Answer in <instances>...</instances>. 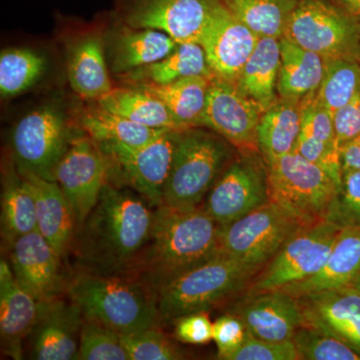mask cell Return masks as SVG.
Here are the masks:
<instances>
[{
    "label": "cell",
    "mask_w": 360,
    "mask_h": 360,
    "mask_svg": "<svg viewBox=\"0 0 360 360\" xmlns=\"http://www.w3.org/2000/svg\"><path fill=\"white\" fill-rule=\"evenodd\" d=\"M141 195L108 181L75 232L70 255L75 270L129 276L148 241L153 212Z\"/></svg>",
    "instance_id": "cell-1"
},
{
    "label": "cell",
    "mask_w": 360,
    "mask_h": 360,
    "mask_svg": "<svg viewBox=\"0 0 360 360\" xmlns=\"http://www.w3.org/2000/svg\"><path fill=\"white\" fill-rule=\"evenodd\" d=\"M221 229L203 205L189 210L158 206L148 241L127 276L156 295L162 286L219 255Z\"/></svg>",
    "instance_id": "cell-2"
},
{
    "label": "cell",
    "mask_w": 360,
    "mask_h": 360,
    "mask_svg": "<svg viewBox=\"0 0 360 360\" xmlns=\"http://www.w3.org/2000/svg\"><path fill=\"white\" fill-rule=\"evenodd\" d=\"M65 295L85 319L122 335L160 328L162 323L155 291L134 277L75 270Z\"/></svg>",
    "instance_id": "cell-3"
},
{
    "label": "cell",
    "mask_w": 360,
    "mask_h": 360,
    "mask_svg": "<svg viewBox=\"0 0 360 360\" xmlns=\"http://www.w3.org/2000/svg\"><path fill=\"white\" fill-rule=\"evenodd\" d=\"M233 146L205 127L179 130L163 205L179 210L202 205L203 200L232 161Z\"/></svg>",
    "instance_id": "cell-4"
},
{
    "label": "cell",
    "mask_w": 360,
    "mask_h": 360,
    "mask_svg": "<svg viewBox=\"0 0 360 360\" xmlns=\"http://www.w3.org/2000/svg\"><path fill=\"white\" fill-rule=\"evenodd\" d=\"M258 271L219 252L189 270L156 292L161 321L174 322L184 315L207 311L245 295Z\"/></svg>",
    "instance_id": "cell-5"
},
{
    "label": "cell",
    "mask_w": 360,
    "mask_h": 360,
    "mask_svg": "<svg viewBox=\"0 0 360 360\" xmlns=\"http://www.w3.org/2000/svg\"><path fill=\"white\" fill-rule=\"evenodd\" d=\"M266 165L269 201L302 226L328 219L340 186L326 170L296 151Z\"/></svg>",
    "instance_id": "cell-6"
},
{
    "label": "cell",
    "mask_w": 360,
    "mask_h": 360,
    "mask_svg": "<svg viewBox=\"0 0 360 360\" xmlns=\"http://www.w3.org/2000/svg\"><path fill=\"white\" fill-rule=\"evenodd\" d=\"M283 37L324 59L360 63V20L328 0H300Z\"/></svg>",
    "instance_id": "cell-7"
},
{
    "label": "cell",
    "mask_w": 360,
    "mask_h": 360,
    "mask_svg": "<svg viewBox=\"0 0 360 360\" xmlns=\"http://www.w3.org/2000/svg\"><path fill=\"white\" fill-rule=\"evenodd\" d=\"M77 134L58 106L45 104L21 117L13 127L11 158L20 174L56 181V167Z\"/></svg>",
    "instance_id": "cell-8"
},
{
    "label": "cell",
    "mask_w": 360,
    "mask_h": 360,
    "mask_svg": "<svg viewBox=\"0 0 360 360\" xmlns=\"http://www.w3.org/2000/svg\"><path fill=\"white\" fill-rule=\"evenodd\" d=\"M341 231L328 219L300 226L260 269L245 295L278 290L314 276L326 264Z\"/></svg>",
    "instance_id": "cell-9"
},
{
    "label": "cell",
    "mask_w": 360,
    "mask_h": 360,
    "mask_svg": "<svg viewBox=\"0 0 360 360\" xmlns=\"http://www.w3.org/2000/svg\"><path fill=\"white\" fill-rule=\"evenodd\" d=\"M179 131L165 130L155 141L141 146L96 142L110 161V181L116 186L131 187L150 206L162 205Z\"/></svg>",
    "instance_id": "cell-10"
},
{
    "label": "cell",
    "mask_w": 360,
    "mask_h": 360,
    "mask_svg": "<svg viewBox=\"0 0 360 360\" xmlns=\"http://www.w3.org/2000/svg\"><path fill=\"white\" fill-rule=\"evenodd\" d=\"M300 226L269 201L222 227L220 252L259 272Z\"/></svg>",
    "instance_id": "cell-11"
},
{
    "label": "cell",
    "mask_w": 360,
    "mask_h": 360,
    "mask_svg": "<svg viewBox=\"0 0 360 360\" xmlns=\"http://www.w3.org/2000/svg\"><path fill=\"white\" fill-rule=\"evenodd\" d=\"M267 202L266 163L260 153H240L215 182L203 207L224 227Z\"/></svg>",
    "instance_id": "cell-12"
},
{
    "label": "cell",
    "mask_w": 360,
    "mask_h": 360,
    "mask_svg": "<svg viewBox=\"0 0 360 360\" xmlns=\"http://www.w3.org/2000/svg\"><path fill=\"white\" fill-rule=\"evenodd\" d=\"M215 0H115V21L167 33L179 44L198 42Z\"/></svg>",
    "instance_id": "cell-13"
},
{
    "label": "cell",
    "mask_w": 360,
    "mask_h": 360,
    "mask_svg": "<svg viewBox=\"0 0 360 360\" xmlns=\"http://www.w3.org/2000/svg\"><path fill=\"white\" fill-rule=\"evenodd\" d=\"M110 163L89 135L77 134L56 170V181L70 201L77 229L99 200L110 181Z\"/></svg>",
    "instance_id": "cell-14"
},
{
    "label": "cell",
    "mask_w": 360,
    "mask_h": 360,
    "mask_svg": "<svg viewBox=\"0 0 360 360\" xmlns=\"http://www.w3.org/2000/svg\"><path fill=\"white\" fill-rule=\"evenodd\" d=\"M262 111L232 82L213 77L202 127L217 132L239 153H259L257 129Z\"/></svg>",
    "instance_id": "cell-15"
},
{
    "label": "cell",
    "mask_w": 360,
    "mask_h": 360,
    "mask_svg": "<svg viewBox=\"0 0 360 360\" xmlns=\"http://www.w3.org/2000/svg\"><path fill=\"white\" fill-rule=\"evenodd\" d=\"M7 251L16 281L35 300L65 295L70 276L63 266L65 260L39 231L20 236Z\"/></svg>",
    "instance_id": "cell-16"
},
{
    "label": "cell",
    "mask_w": 360,
    "mask_h": 360,
    "mask_svg": "<svg viewBox=\"0 0 360 360\" xmlns=\"http://www.w3.org/2000/svg\"><path fill=\"white\" fill-rule=\"evenodd\" d=\"M258 39L248 26L232 15L221 0H215L200 44L213 75L236 84Z\"/></svg>",
    "instance_id": "cell-17"
},
{
    "label": "cell",
    "mask_w": 360,
    "mask_h": 360,
    "mask_svg": "<svg viewBox=\"0 0 360 360\" xmlns=\"http://www.w3.org/2000/svg\"><path fill=\"white\" fill-rule=\"evenodd\" d=\"M84 315L66 296L39 302V315L28 336L30 359L75 360Z\"/></svg>",
    "instance_id": "cell-18"
},
{
    "label": "cell",
    "mask_w": 360,
    "mask_h": 360,
    "mask_svg": "<svg viewBox=\"0 0 360 360\" xmlns=\"http://www.w3.org/2000/svg\"><path fill=\"white\" fill-rule=\"evenodd\" d=\"M229 312L243 322L251 336L259 340H291L305 324L300 300L281 290L243 295Z\"/></svg>",
    "instance_id": "cell-19"
},
{
    "label": "cell",
    "mask_w": 360,
    "mask_h": 360,
    "mask_svg": "<svg viewBox=\"0 0 360 360\" xmlns=\"http://www.w3.org/2000/svg\"><path fill=\"white\" fill-rule=\"evenodd\" d=\"M305 324L335 336L360 354V290L340 286L298 296Z\"/></svg>",
    "instance_id": "cell-20"
},
{
    "label": "cell",
    "mask_w": 360,
    "mask_h": 360,
    "mask_svg": "<svg viewBox=\"0 0 360 360\" xmlns=\"http://www.w3.org/2000/svg\"><path fill=\"white\" fill-rule=\"evenodd\" d=\"M39 302L16 281L8 260L0 262V338L4 354L23 359L25 342L39 315Z\"/></svg>",
    "instance_id": "cell-21"
},
{
    "label": "cell",
    "mask_w": 360,
    "mask_h": 360,
    "mask_svg": "<svg viewBox=\"0 0 360 360\" xmlns=\"http://www.w3.org/2000/svg\"><path fill=\"white\" fill-rule=\"evenodd\" d=\"M110 32L105 51L111 71L117 77L167 58L179 44L167 33L117 21Z\"/></svg>",
    "instance_id": "cell-22"
},
{
    "label": "cell",
    "mask_w": 360,
    "mask_h": 360,
    "mask_svg": "<svg viewBox=\"0 0 360 360\" xmlns=\"http://www.w3.org/2000/svg\"><path fill=\"white\" fill-rule=\"evenodd\" d=\"M20 174L30 184L34 196L37 231L51 243L66 262L77 229V219L70 201L58 182L34 174Z\"/></svg>",
    "instance_id": "cell-23"
},
{
    "label": "cell",
    "mask_w": 360,
    "mask_h": 360,
    "mask_svg": "<svg viewBox=\"0 0 360 360\" xmlns=\"http://www.w3.org/2000/svg\"><path fill=\"white\" fill-rule=\"evenodd\" d=\"M315 91L302 98V132L295 151L326 170L340 186L342 174L333 115L317 101Z\"/></svg>",
    "instance_id": "cell-24"
},
{
    "label": "cell",
    "mask_w": 360,
    "mask_h": 360,
    "mask_svg": "<svg viewBox=\"0 0 360 360\" xmlns=\"http://www.w3.org/2000/svg\"><path fill=\"white\" fill-rule=\"evenodd\" d=\"M68 77L73 91L86 101H98L115 87L108 72L105 39L99 33H87L71 44Z\"/></svg>",
    "instance_id": "cell-25"
},
{
    "label": "cell",
    "mask_w": 360,
    "mask_h": 360,
    "mask_svg": "<svg viewBox=\"0 0 360 360\" xmlns=\"http://www.w3.org/2000/svg\"><path fill=\"white\" fill-rule=\"evenodd\" d=\"M302 127V98L281 97L262 112L258 123V150L265 163L295 151Z\"/></svg>",
    "instance_id": "cell-26"
},
{
    "label": "cell",
    "mask_w": 360,
    "mask_h": 360,
    "mask_svg": "<svg viewBox=\"0 0 360 360\" xmlns=\"http://www.w3.org/2000/svg\"><path fill=\"white\" fill-rule=\"evenodd\" d=\"M360 269V231L342 229L326 264L319 272L281 291L298 297L307 293L349 285Z\"/></svg>",
    "instance_id": "cell-27"
},
{
    "label": "cell",
    "mask_w": 360,
    "mask_h": 360,
    "mask_svg": "<svg viewBox=\"0 0 360 360\" xmlns=\"http://www.w3.org/2000/svg\"><path fill=\"white\" fill-rule=\"evenodd\" d=\"M0 224L2 250L6 251L20 236L37 231L34 196L13 160L4 172Z\"/></svg>",
    "instance_id": "cell-28"
},
{
    "label": "cell",
    "mask_w": 360,
    "mask_h": 360,
    "mask_svg": "<svg viewBox=\"0 0 360 360\" xmlns=\"http://www.w3.org/2000/svg\"><path fill=\"white\" fill-rule=\"evenodd\" d=\"M279 68V39L259 37L255 51L246 61L234 84L243 96L257 103L264 112L278 98L277 82Z\"/></svg>",
    "instance_id": "cell-29"
},
{
    "label": "cell",
    "mask_w": 360,
    "mask_h": 360,
    "mask_svg": "<svg viewBox=\"0 0 360 360\" xmlns=\"http://www.w3.org/2000/svg\"><path fill=\"white\" fill-rule=\"evenodd\" d=\"M189 77H214L198 42L179 44L167 58L118 77L124 85H162Z\"/></svg>",
    "instance_id": "cell-30"
},
{
    "label": "cell",
    "mask_w": 360,
    "mask_h": 360,
    "mask_svg": "<svg viewBox=\"0 0 360 360\" xmlns=\"http://www.w3.org/2000/svg\"><path fill=\"white\" fill-rule=\"evenodd\" d=\"M279 44L278 96L303 98L319 89L326 71V59L285 37L279 39Z\"/></svg>",
    "instance_id": "cell-31"
},
{
    "label": "cell",
    "mask_w": 360,
    "mask_h": 360,
    "mask_svg": "<svg viewBox=\"0 0 360 360\" xmlns=\"http://www.w3.org/2000/svg\"><path fill=\"white\" fill-rule=\"evenodd\" d=\"M212 77H189L162 85H129L160 99L182 129L202 127L208 89Z\"/></svg>",
    "instance_id": "cell-32"
},
{
    "label": "cell",
    "mask_w": 360,
    "mask_h": 360,
    "mask_svg": "<svg viewBox=\"0 0 360 360\" xmlns=\"http://www.w3.org/2000/svg\"><path fill=\"white\" fill-rule=\"evenodd\" d=\"M96 101L105 110L150 129H184L160 99L139 87H113Z\"/></svg>",
    "instance_id": "cell-33"
},
{
    "label": "cell",
    "mask_w": 360,
    "mask_h": 360,
    "mask_svg": "<svg viewBox=\"0 0 360 360\" xmlns=\"http://www.w3.org/2000/svg\"><path fill=\"white\" fill-rule=\"evenodd\" d=\"M78 127L90 139L99 142H120L141 146L155 141L167 129H155L131 122L105 110L97 101L80 111Z\"/></svg>",
    "instance_id": "cell-34"
},
{
    "label": "cell",
    "mask_w": 360,
    "mask_h": 360,
    "mask_svg": "<svg viewBox=\"0 0 360 360\" xmlns=\"http://www.w3.org/2000/svg\"><path fill=\"white\" fill-rule=\"evenodd\" d=\"M234 18L257 35L281 39L300 0H221Z\"/></svg>",
    "instance_id": "cell-35"
},
{
    "label": "cell",
    "mask_w": 360,
    "mask_h": 360,
    "mask_svg": "<svg viewBox=\"0 0 360 360\" xmlns=\"http://www.w3.org/2000/svg\"><path fill=\"white\" fill-rule=\"evenodd\" d=\"M47 60L30 49H11L0 56V94L4 98L20 96L44 77Z\"/></svg>",
    "instance_id": "cell-36"
},
{
    "label": "cell",
    "mask_w": 360,
    "mask_h": 360,
    "mask_svg": "<svg viewBox=\"0 0 360 360\" xmlns=\"http://www.w3.org/2000/svg\"><path fill=\"white\" fill-rule=\"evenodd\" d=\"M360 91V63L352 59H326V71L317 101L333 115Z\"/></svg>",
    "instance_id": "cell-37"
},
{
    "label": "cell",
    "mask_w": 360,
    "mask_h": 360,
    "mask_svg": "<svg viewBox=\"0 0 360 360\" xmlns=\"http://www.w3.org/2000/svg\"><path fill=\"white\" fill-rule=\"evenodd\" d=\"M291 341L302 360H360L347 343L309 324L298 328Z\"/></svg>",
    "instance_id": "cell-38"
},
{
    "label": "cell",
    "mask_w": 360,
    "mask_h": 360,
    "mask_svg": "<svg viewBox=\"0 0 360 360\" xmlns=\"http://www.w3.org/2000/svg\"><path fill=\"white\" fill-rule=\"evenodd\" d=\"M75 360H129L120 333L84 317Z\"/></svg>",
    "instance_id": "cell-39"
},
{
    "label": "cell",
    "mask_w": 360,
    "mask_h": 360,
    "mask_svg": "<svg viewBox=\"0 0 360 360\" xmlns=\"http://www.w3.org/2000/svg\"><path fill=\"white\" fill-rule=\"evenodd\" d=\"M129 360H179L186 354L160 328L132 333H120Z\"/></svg>",
    "instance_id": "cell-40"
},
{
    "label": "cell",
    "mask_w": 360,
    "mask_h": 360,
    "mask_svg": "<svg viewBox=\"0 0 360 360\" xmlns=\"http://www.w3.org/2000/svg\"><path fill=\"white\" fill-rule=\"evenodd\" d=\"M328 220L340 229L360 231V170L342 177Z\"/></svg>",
    "instance_id": "cell-41"
},
{
    "label": "cell",
    "mask_w": 360,
    "mask_h": 360,
    "mask_svg": "<svg viewBox=\"0 0 360 360\" xmlns=\"http://www.w3.org/2000/svg\"><path fill=\"white\" fill-rule=\"evenodd\" d=\"M227 360H300L292 341H269L250 335Z\"/></svg>",
    "instance_id": "cell-42"
},
{
    "label": "cell",
    "mask_w": 360,
    "mask_h": 360,
    "mask_svg": "<svg viewBox=\"0 0 360 360\" xmlns=\"http://www.w3.org/2000/svg\"><path fill=\"white\" fill-rule=\"evenodd\" d=\"M243 322L236 315H222L213 322V340L217 347V359L227 360L250 338Z\"/></svg>",
    "instance_id": "cell-43"
},
{
    "label": "cell",
    "mask_w": 360,
    "mask_h": 360,
    "mask_svg": "<svg viewBox=\"0 0 360 360\" xmlns=\"http://www.w3.org/2000/svg\"><path fill=\"white\" fill-rule=\"evenodd\" d=\"M174 323V336L180 342L198 345L213 340V322L207 311L184 315Z\"/></svg>",
    "instance_id": "cell-44"
},
{
    "label": "cell",
    "mask_w": 360,
    "mask_h": 360,
    "mask_svg": "<svg viewBox=\"0 0 360 360\" xmlns=\"http://www.w3.org/2000/svg\"><path fill=\"white\" fill-rule=\"evenodd\" d=\"M336 139L340 149L360 134V91L345 106L333 113Z\"/></svg>",
    "instance_id": "cell-45"
},
{
    "label": "cell",
    "mask_w": 360,
    "mask_h": 360,
    "mask_svg": "<svg viewBox=\"0 0 360 360\" xmlns=\"http://www.w3.org/2000/svg\"><path fill=\"white\" fill-rule=\"evenodd\" d=\"M340 168L342 177L360 170V146L356 141L343 144L340 149Z\"/></svg>",
    "instance_id": "cell-46"
},
{
    "label": "cell",
    "mask_w": 360,
    "mask_h": 360,
    "mask_svg": "<svg viewBox=\"0 0 360 360\" xmlns=\"http://www.w3.org/2000/svg\"><path fill=\"white\" fill-rule=\"evenodd\" d=\"M338 2L347 13L360 18V0H338Z\"/></svg>",
    "instance_id": "cell-47"
},
{
    "label": "cell",
    "mask_w": 360,
    "mask_h": 360,
    "mask_svg": "<svg viewBox=\"0 0 360 360\" xmlns=\"http://www.w3.org/2000/svg\"><path fill=\"white\" fill-rule=\"evenodd\" d=\"M350 285L354 286V288L360 290V269L359 271L357 272L356 276H355L354 281L350 283Z\"/></svg>",
    "instance_id": "cell-48"
},
{
    "label": "cell",
    "mask_w": 360,
    "mask_h": 360,
    "mask_svg": "<svg viewBox=\"0 0 360 360\" xmlns=\"http://www.w3.org/2000/svg\"><path fill=\"white\" fill-rule=\"evenodd\" d=\"M354 141H356L357 143H359L360 146V134L356 137V139H354Z\"/></svg>",
    "instance_id": "cell-49"
},
{
    "label": "cell",
    "mask_w": 360,
    "mask_h": 360,
    "mask_svg": "<svg viewBox=\"0 0 360 360\" xmlns=\"http://www.w3.org/2000/svg\"><path fill=\"white\" fill-rule=\"evenodd\" d=\"M359 20H360V18H359Z\"/></svg>",
    "instance_id": "cell-50"
}]
</instances>
